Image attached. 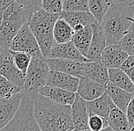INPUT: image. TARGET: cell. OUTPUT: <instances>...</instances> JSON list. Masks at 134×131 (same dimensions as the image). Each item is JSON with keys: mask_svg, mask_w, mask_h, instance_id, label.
Returning <instances> with one entry per match:
<instances>
[{"mask_svg": "<svg viewBox=\"0 0 134 131\" xmlns=\"http://www.w3.org/2000/svg\"><path fill=\"white\" fill-rule=\"evenodd\" d=\"M34 117L42 131H67L74 129L72 105H64L37 92L34 98Z\"/></svg>", "mask_w": 134, "mask_h": 131, "instance_id": "cell-1", "label": "cell"}, {"mask_svg": "<svg viewBox=\"0 0 134 131\" xmlns=\"http://www.w3.org/2000/svg\"><path fill=\"white\" fill-rule=\"evenodd\" d=\"M133 14V7L126 5H114L109 10L100 24L107 46L119 45L133 23L129 18Z\"/></svg>", "mask_w": 134, "mask_h": 131, "instance_id": "cell-2", "label": "cell"}, {"mask_svg": "<svg viewBox=\"0 0 134 131\" xmlns=\"http://www.w3.org/2000/svg\"><path fill=\"white\" fill-rule=\"evenodd\" d=\"M59 17V15L50 14L41 8L35 12L28 21L29 27L36 37L43 55L46 58L49 56L56 42L53 30Z\"/></svg>", "mask_w": 134, "mask_h": 131, "instance_id": "cell-3", "label": "cell"}, {"mask_svg": "<svg viewBox=\"0 0 134 131\" xmlns=\"http://www.w3.org/2000/svg\"><path fill=\"white\" fill-rule=\"evenodd\" d=\"M37 92H25L15 117L1 131H42L34 117V98Z\"/></svg>", "mask_w": 134, "mask_h": 131, "instance_id": "cell-4", "label": "cell"}, {"mask_svg": "<svg viewBox=\"0 0 134 131\" xmlns=\"http://www.w3.org/2000/svg\"><path fill=\"white\" fill-rule=\"evenodd\" d=\"M50 71L47 60L43 54L32 56L26 74L25 92H38L47 85Z\"/></svg>", "mask_w": 134, "mask_h": 131, "instance_id": "cell-5", "label": "cell"}, {"mask_svg": "<svg viewBox=\"0 0 134 131\" xmlns=\"http://www.w3.org/2000/svg\"><path fill=\"white\" fill-rule=\"evenodd\" d=\"M0 74L25 92L26 75L17 67L9 49L0 48Z\"/></svg>", "mask_w": 134, "mask_h": 131, "instance_id": "cell-6", "label": "cell"}, {"mask_svg": "<svg viewBox=\"0 0 134 131\" xmlns=\"http://www.w3.org/2000/svg\"><path fill=\"white\" fill-rule=\"evenodd\" d=\"M10 50L26 52L31 56L42 54L39 44L31 30L28 23L25 24L17 33L11 43Z\"/></svg>", "mask_w": 134, "mask_h": 131, "instance_id": "cell-7", "label": "cell"}, {"mask_svg": "<svg viewBox=\"0 0 134 131\" xmlns=\"http://www.w3.org/2000/svg\"><path fill=\"white\" fill-rule=\"evenodd\" d=\"M25 92H21L10 97L0 98V127H5L16 115Z\"/></svg>", "mask_w": 134, "mask_h": 131, "instance_id": "cell-8", "label": "cell"}, {"mask_svg": "<svg viewBox=\"0 0 134 131\" xmlns=\"http://www.w3.org/2000/svg\"><path fill=\"white\" fill-rule=\"evenodd\" d=\"M90 115L88 102L77 94L75 102L72 105V120L74 129L77 131L89 129Z\"/></svg>", "mask_w": 134, "mask_h": 131, "instance_id": "cell-9", "label": "cell"}, {"mask_svg": "<svg viewBox=\"0 0 134 131\" xmlns=\"http://www.w3.org/2000/svg\"><path fill=\"white\" fill-rule=\"evenodd\" d=\"M93 36L86 59L91 61H100L103 52L107 47L105 36L101 25L96 21L92 24Z\"/></svg>", "mask_w": 134, "mask_h": 131, "instance_id": "cell-10", "label": "cell"}, {"mask_svg": "<svg viewBox=\"0 0 134 131\" xmlns=\"http://www.w3.org/2000/svg\"><path fill=\"white\" fill-rule=\"evenodd\" d=\"M81 77L90 79L108 86L109 84V69L101 61H86L84 62Z\"/></svg>", "mask_w": 134, "mask_h": 131, "instance_id": "cell-11", "label": "cell"}, {"mask_svg": "<svg viewBox=\"0 0 134 131\" xmlns=\"http://www.w3.org/2000/svg\"><path fill=\"white\" fill-rule=\"evenodd\" d=\"M50 70L57 71L81 78L84 62L86 61L63 59V58H47Z\"/></svg>", "mask_w": 134, "mask_h": 131, "instance_id": "cell-12", "label": "cell"}, {"mask_svg": "<svg viewBox=\"0 0 134 131\" xmlns=\"http://www.w3.org/2000/svg\"><path fill=\"white\" fill-rule=\"evenodd\" d=\"M80 78L57 71H50L47 86H55L73 92H78Z\"/></svg>", "mask_w": 134, "mask_h": 131, "instance_id": "cell-13", "label": "cell"}, {"mask_svg": "<svg viewBox=\"0 0 134 131\" xmlns=\"http://www.w3.org/2000/svg\"><path fill=\"white\" fill-rule=\"evenodd\" d=\"M107 92V86L93 81L90 79L81 77L77 94L85 101L91 102L100 97Z\"/></svg>", "mask_w": 134, "mask_h": 131, "instance_id": "cell-14", "label": "cell"}, {"mask_svg": "<svg viewBox=\"0 0 134 131\" xmlns=\"http://www.w3.org/2000/svg\"><path fill=\"white\" fill-rule=\"evenodd\" d=\"M38 93L64 105H72L75 102L77 95L76 92L47 85L41 88Z\"/></svg>", "mask_w": 134, "mask_h": 131, "instance_id": "cell-15", "label": "cell"}, {"mask_svg": "<svg viewBox=\"0 0 134 131\" xmlns=\"http://www.w3.org/2000/svg\"><path fill=\"white\" fill-rule=\"evenodd\" d=\"M129 55L119 46H107L103 52L101 61L108 69H120Z\"/></svg>", "mask_w": 134, "mask_h": 131, "instance_id": "cell-16", "label": "cell"}, {"mask_svg": "<svg viewBox=\"0 0 134 131\" xmlns=\"http://www.w3.org/2000/svg\"><path fill=\"white\" fill-rule=\"evenodd\" d=\"M47 58H63L88 61L80 53L72 41L64 44H57V42H55Z\"/></svg>", "mask_w": 134, "mask_h": 131, "instance_id": "cell-17", "label": "cell"}, {"mask_svg": "<svg viewBox=\"0 0 134 131\" xmlns=\"http://www.w3.org/2000/svg\"><path fill=\"white\" fill-rule=\"evenodd\" d=\"M88 107L91 115H98L108 119L111 110L116 105L106 92L98 98L88 102Z\"/></svg>", "mask_w": 134, "mask_h": 131, "instance_id": "cell-18", "label": "cell"}, {"mask_svg": "<svg viewBox=\"0 0 134 131\" xmlns=\"http://www.w3.org/2000/svg\"><path fill=\"white\" fill-rule=\"evenodd\" d=\"M107 92L110 96L114 105L120 110L126 113L129 104L133 98L134 95L110 83H109L107 86Z\"/></svg>", "mask_w": 134, "mask_h": 131, "instance_id": "cell-19", "label": "cell"}, {"mask_svg": "<svg viewBox=\"0 0 134 131\" xmlns=\"http://www.w3.org/2000/svg\"><path fill=\"white\" fill-rule=\"evenodd\" d=\"M59 17L65 20L72 28L78 24L87 26L96 21L94 17L89 11H72L63 10L59 14Z\"/></svg>", "mask_w": 134, "mask_h": 131, "instance_id": "cell-20", "label": "cell"}, {"mask_svg": "<svg viewBox=\"0 0 134 131\" xmlns=\"http://www.w3.org/2000/svg\"><path fill=\"white\" fill-rule=\"evenodd\" d=\"M109 83L134 95V83L122 69H109Z\"/></svg>", "mask_w": 134, "mask_h": 131, "instance_id": "cell-21", "label": "cell"}, {"mask_svg": "<svg viewBox=\"0 0 134 131\" xmlns=\"http://www.w3.org/2000/svg\"><path fill=\"white\" fill-rule=\"evenodd\" d=\"M92 36H93V30H92V24L85 26L83 30L74 33L73 35V38L72 41L73 42L76 48L85 58L92 42Z\"/></svg>", "mask_w": 134, "mask_h": 131, "instance_id": "cell-22", "label": "cell"}, {"mask_svg": "<svg viewBox=\"0 0 134 131\" xmlns=\"http://www.w3.org/2000/svg\"><path fill=\"white\" fill-rule=\"evenodd\" d=\"M74 35L73 28L63 18L59 17L54 26V40L57 44L68 43L72 40Z\"/></svg>", "mask_w": 134, "mask_h": 131, "instance_id": "cell-23", "label": "cell"}, {"mask_svg": "<svg viewBox=\"0 0 134 131\" xmlns=\"http://www.w3.org/2000/svg\"><path fill=\"white\" fill-rule=\"evenodd\" d=\"M108 121L109 126H110L114 131H130L126 113L120 110L117 106L111 110Z\"/></svg>", "mask_w": 134, "mask_h": 131, "instance_id": "cell-24", "label": "cell"}, {"mask_svg": "<svg viewBox=\"0 0 134 131\" xmlns=\"http://www.w3.org/2000/svg\"><path fill=\"white\" fill-rule=\"evenodd\" d=\"M114 6L110 0H89V12L101 24L108 11Z\"/></svg>", "mask_w": 134, "mask_h": 131, "instance_id": "cell-25", "label": "cell"}, {"mask_svg": "<svg viewBox=\"0 0 134 131\" xmlns=\"http://www.w3.org/2000/svg\"><path fill=\"white\" fill-rule=\"evenodd\" d=\"M129 55H134V23L130 25L128 31L118 45Z\"/></svg>", "mask_w": 134, "mask_h": 131, "instance_id": "cell-26", "label": "cell"}, {"mask_svg": "<svg viewBox=\"0 0 134 131\" xmlns=\"http://www.w3.org/2000/svg\"><path fill=\"white\" fill-rule=\"evenodd\" d=\"M23 92L22 90L11 83L6 78L0 76V97H10L15 94Z\"/></svg>", "mask_w": 134, "mask_h": 131, "instance_id": "cell-27", "label": "cell"}, {"mask_svg": "<svg viewBox=\"0 0 134 131\" xmlns=\"http://www.w3.org/2000/svg\"><path fill=\"white\" fill-rule=\"evenodd\" d=\"M12 55H13L14 62L17 66V67L26 75L27 69L31 64L32 56L26 52H13V51H12Z\"/></svg>", "mask_w": 134, "mask_h": 131, "instance_id": "cell-28", "label": "cell"}, {"mask_svg": "<svg viewBox=\"0 0 134 131\" xmlns=\"http://www.w3.org/2000/svg\"><path fill=\"white\" fill-rule=\"evenodd\" d=\"M89 0H66L63 2V10L72 11H89Z\"/></svg>", "mask_w": 134, "mask_h": 131, "instance_id": "cell-29", "label": "cell"}, {"mask_svg": "<svg viewBox=\"0 0 134 131\" xmlns=\"http://www.w3.org/2000/svg\"><path fill=\"white\" fill-rule=\"evenodd\" d=\"M42 9L50 14L59 15L63 11V1L42 0Z\"/></svg>", "mask_w": 134, "mask_h": 131, "instance_id": "cell-30", "label": "cell"}, {"mask_svg": "<svg viewBox=\"0 0 134 131\" xmlns=\"http://www.w3.org/2000/svg\"><path fill=\"white\" fill-rule=\"evenodd\" d=\"M88 126L91 130L100 131L103 128L108 127L109 123L108 119H105L98 115H91L89 117Z\"/></svg>", "mask_w": 134, "mask_h": 131, "instance_id": "cell-31", "label": "cell"}, {"mask_svg": "<svg viewBox=\"0 0 134 131\" xmlns=\"http://www.w3.org/2000/svg\"><path fill=\"white\" fill-rule=\"evenodd\" d=\"M126 115L129 121L130 131H132L134 129V97L128 105Z\"/></svg>", "mask_w": 134, "mask_h": 131, "instance_id": "cell-32", "label": "cell"}, {"mask_svg": "<svg viewBox=\"0 0 134 131\" xmlns=\"http://www.w3.org/2000/svg\"><path fill=\"white\" fill-rule=\"evenodd\" d=\"M133 68H134V55L128 56L120 69H122L125 72H127Z\"/></svg>", "mask_w": 134, "mask_h": 131, "instance_id": "cell-33", "label": "cell"}, {"mask_svg": "<svg viewBox=\"0 0 134 131\" xmlns=\"http://www.w3.org/2000/svg\"><path fill=\"white\" fill-rule=\"evenodd\" d=\"M16 0H0V11L1 16L3 15L5 11L11 5H12Z\"/></svg>", "mask_w": 134, "mask_h": 131, "instance_id": "cell-34", "label": "cell"}, {"mask_svg": "<svg viewBox=\"0 0 134 131\" xmlns=\"http://www.w3.org/2000/svg\"><path fill=\"white\" fill-rule=\"evenodd\" d=\"M126 73H127V74L129 75V77H130V79L132 80V81H133L134 83V68L131 69V70H130V71H127Z\"/></svg>", "mask_w": 134, "mask_h": 131, "instance_id": "cell-35", "label": "cell"}, {"mask_svg": "<svg viewBox=\"0 0 134 131\" xmlns=\"http://www.w3.org/2000/svg\"><path fill=\"white\" fill-rule=\"evenodd\" d=\"M124 5H129V6H133L134 5V0H126Z\"/></svg>", "mask_w": 134, "mask_h": 131, "instance_id": "cell-36", "label": "cell"}, {"mask_svg": "<svg viewBox=\"0 0 134 131\" xmlns=\"http://www.w3.org/2000/svg\"><path fill=\"white\" fill-rule=\"evenodd\" d=\"M100 131H114V130L110 126H108V127H106L103 128Z\"/></svg>", "mask_w": 134, "mask_h": 131, "instance_id": "cell-37", "label": "cell"}, {"mask_svg": "<svg viewBox=\"0 0 134 131\" xmlns=\"http://www.w3.org/2000/svg\"><path fill=\"white\" fill-rule=\"evenodd\" d=\"M129 20H130V21H132V22H133L134 23V14H133V17H130L129 18Z\"/></svg>", "mask_w": 134, "mask_h": 131, "instance_id": "cell-38", "label": "cell"}, {"mask_svg": "<svg viewBox=\"0 0 134 131\" xmlns=\"http://www.w3.org/2000/svg\"><path fill=\"white\" fill-rule=\"evenodd\" d=\"M79 131H92V130H91L90 129H86V130H79Z\"/></svg>", "mask_w": 134, "mask_h": 131, "instance_id": "cell-39", "label": "cell"}, {"mask_svg": "<svg viewBox=\"0 0 134 131\" xmlns=\"http://www.w3.org/2000/svg\"><path fill=\"white\" fill-rule=\"evenodd\" d=\"M67 131H77L76 130H75V129H72V130H69Z\"/></svg>", "mask_w": 134, "mask_h": 131, "instance_id": "cell-40", "label": "cell"}, {"mask_svg": "<svg viewBox=\"0 0 134 131\" xmlns=\"http://www.w3.org/2000/svg\"><path fill=\"white\" fill-rule=\"evenodd\" d=\"M133 8H134V5H133Z\"/></svg>", "mask_w": 134, "mask_h": 131, "instance_id": "cell-41", "label": "cell"}, {"mask_svg": "<svg viewBox=\"0 0 134 131\" xmlns=\"http://www.w3.org/2000/svg\"><path fill=\"white\" fill-rule=\"evenodd\" d=\"M63 2H64V1H66V0H63Z\"/></svg>", "mask_w": 134, "mask_h": 131, "instance_id": "cell-42", "label": "cell"}, {"mask_svg": "<svg viewBox=\"0 0 134 131\" xmlns=\"http://www.w3.org/2000/svg\"><path fill=\"white\" fill-rule=\"evenodd\" d=\"M132 131H134V129H133V130H132Z\"/></svg>", "mask_w": 134, "mask_h": 131, "instance_id": "cell-43", "label": "cell"}]
</instances>
